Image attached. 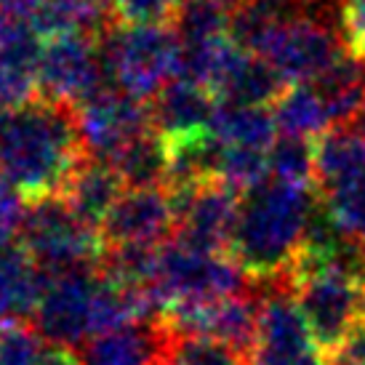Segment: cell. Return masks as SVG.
I'll return each mask as SVG.
<instances>
[{"instance_id": "cell-22", "label": "cell", "mask_w": 365, "mask_h": 365, "mask_svg": "<svg viewBox=\"0 0 365 365\" xmlns=\"http://www.w3.org/2000/svg\"><path fill=\"white\" fill-rule=\"evenodd\" d=\"M317 192L336 230L365 251V160Z\"/></svg>"}, {"instance_id": "cell-31", "label": "cell", "mask_w": 365, "mask_h": 365, "mask_svg": "<svg viewBox=\"0 0 365 365\" xmlns=\"http://www.w3.org/2000/svg\"><path fill=\"white\" fill-rule=\"evenodd\" d=\"M328 365H365V320L328 352Z\"/></svg>"}, {"instance_id": "cell-16", "label": "cell", "mask_w": 365, "mask_h": 365, "mask_svg": "<svg viewBox=\"0 0 365 365\" xmlns=\"http://www.w3.org/2000/svg\"><path fill=\"white\" fill-rule=\"evenodd\" d=\"M168 328L163 320L123 325L91 336L83 346V365H163Z\"/></svg>"}, {"instance_id": "cell-34", "label": "cell", "mask_w": 365, "mask_h": 365, "mask_svg": "<svg viewBox=\"0 0 365 365\" xmlns=\"http://www.w3.org/2000/svg\"><path fill=\"white\" fill-rule=\"evenodd\" d=\"M41 6L43 0H0V11H11V14H21V16H32Z\"/></svg>"}, {"instance_id": "cell-14", "label": "cell", "mask_w": 365, "mask_h": 365, "mask_svg": "<svg viewBox=\"0 0 365 365\" xmlns=\"http://www.w3.org/2000/svg\"><path fill=\"white\" fill-rule=\"evenodd\" d=\"M176 232V208L168 187L125 190L102 224L107 245H163Z\"/></svg>"}, {"instance_id": "cell-35", "label": "cell", "mask_w": 365, "mask_h": 365, "mask_svg": "<svg viewBox=\"0 0 365 365\" xmlns=\"http://www.w3.org/2000/svg\"><path fill=\"white\" fill-rule=\"evenodd\" d=\"M11 320H14V317H11V314H9V309H6V304L0 302V328H3V325H6V323H11Z\"/></svg>"}, {"instance_id": "cell-11", "label": "cell", "mask_w": 365, "mask_h": 365, "mask_svg": "<svg viewBox=\"0 0 365 365\" xmlns=\"http://www.w3.org/2000/svg\"><path fill=\"white\" fill-rule=\"evenodd\" d=\"M86 153L112 160L136 136L153 131L150 102L136 99L115 86H104L75 107Z\"/></svg>"}, {"instance_id": "cell-19", "label": "cell", "mask_w": 365, "mask_h": 365, "mask_svg": "<svg viewBox=\"0 0 365 365\" xmlns=\"http://www.w3.org/2000/svg\"><path fill=\"white\" fill-rule=\"evenodd\" d=\"M272 112L283 136L317 139L334 128L331 110L314 83H294L291 88H285L272 104Z\"/></svg>"}, {"instance_id": "cell-6", "label": "cell", "mask_w": 365, "mask_h": 365, "mask_svg": "<svg viewBox=\"0 0 365 365\" xmlns=\"http://www.w3.org/2000/svg\"><path fill=\"white\" fill-rule=\"evenodd\" d=\"M107 81L150 102L173 78L182 75L184 51L176 30L168 27H115L102 38Z\"/></svg>"}, {"instance_id": "cell-10", "label": "cell", "mask_w": 365, "mask_h": 365, "mask_svg": "<svg viewBox=\"0 0 365 365\" xmlns=\"http://www.w3.org/2000/svg\"><path fill=\"white\" fill-rule=\"evenodd\" d=\"M35 81L43 99L78 107L99 88H104L107 67H104L102 41L88 35H67L46 41Z\"/></svg>"}, {"instance_id": "cell-15", "label": "cell", "mask_w": 365, "mask_h": 365, "mask_svg": "<svg viewBox=\"0 0 365 365\" xmlns=\"http://www.w3.org/2000/svg\"><path fill=\"white\" fill-rule=\"evenodd\" d=\"M219 107L222 102L211 88L187 75H179L150 99L153 128L168 144L192 139L211 131Z\"/></svg>"}, {"instance_id": "cell-24", "label": "cell", "mask_w": 365, "mask_h": 365, "mask_svg": "<svg viewBox=\"0 0 365 365\" xmlns=\"http://www.w3.org/2000/svg\"><path fill=\"white\" fill-rule=\"evenodd\" d=\"M163 365H254V360L213 336L168 331Z\"/></svg>"}, {"instance_id": "cell-3", "label": "cell", "mask_w": 365, "mask_h": 365, "mask_svg": "<svg viewBox=\"0 0 365 365\" xmlns=\"http://www.w3.org/2000/svg\"><path fill=\"white\" fill-rule=\"evenodd\" d=\"M352 51L341 21V6L331 0L304 3L277 27L262 56L285 83H314Z\"/></svg>"}, {"instance_id": "cell-36", "label": "cell", "mask_w": 365, "mask_h": 365, "mask_svg": "<svg viewBox=\"0 0 365 365\" xmlns=\"http://www.w3.org/2000/svg\"><path fill=\"white\" fill-rule=\"evenodd\" d=\"M216 3H222V6H227V9H235V6L243 3V0H216Z\"/></svg>"}, {"instance_id": "cell-33", "label": "cell", "mask_w": 365, "mask_h": 365, "mask_svg": "<svg viewBox=\"0 0 365 365\" xmlns=\"http://www.w3.org/2000/svg\"><path fill=\"white\" fill-rule=\"evenodd\" d=\"M75 6H81L83 11H88L99 19H112L115 16V0H72Z\"/></svg>"}, {"instance_id": "cell-32", "label": "cell", "mask_w": 365, "mask_h": 365, "mask_svg": "<svg viewBox=\"0 0 365 365\" xmlns=\"http://www.w3.org/2000/svg\"><path fill=\"white\" fill-rule=\"evenodd\" d=\"M35 365H83V352L70 344H53L46 341Z\"/></svg>"}, {"instance_id": "cell-25", "label": "cell", "mask_w": 365, "mask_h": 365, "mask_svg": "<svg viewBox=\"0 0 365 365\" xmlns=\"http://www.w3.org/2000/svg\"><path fill=\"white\" fill-rule=\"evenodd\" d=\"M182 48L230 35V9L216 0H184L173 21Z\"/></svg>"}, {"instance_id": "cell-20", "label": "cell", "mask_w": 365, "mask_h": 365, "mask_svg": "<svg viewBox=\"0 0 365 365\" xmlns=\"http://www.w3.org/2000/svg\"><path fill=\"white\" fill-rule=\"evenodd\" d=\"M283 78L274 70L269 61L259 53L245 51L240 61L235 64L230 78L219 88V102L222 104H237V107H272L283 88Z\"/></svg>"}, {"instance_id": "cell-2", "label": "cell", "mask_w": 365, "mask_h": 365, "mask_svg": "<svg viewBox=\"0 0 365 365\" xmlns=\"http://www.w3.org/2000/svg\"><path fill=\"white\" fill-rule=\"evenodd\" d=\"M317 208L312 187H299L267 176L243 192L230 254L254 283L285 277L304 243L307 227Z\"/></svg>"}, {"instance_id": "cell-18", "label": "cell", "mask_w": 365, "mask_h": 365, "mask_svg": "<svg viewBox=\"0 0 365 365\" xmlns=\"http://www.w3.org/2000/svg\"><path fill=\"white\" fill-rule=\"evenodd\" d=\"M51 274L32 262L19 240L0 243V302L14 320H27L41 304Z\"/></svg>"}, {"instance_id": "cell-7", "label": "cell", "mask_w": 365, "mask_h": 365, "mask_svg": "<svg viewBox=\"0 0 365 365\" xmlns=\"http://www.w3.org/2000/svg\"><path fill=\"white\" fill-rule=\"evenodd\" d=\"M259 339L254 365H328L325 349L317 344L294 285L285 277L259 283Z\"/></svg>"}, {"instance_id": "cell-23", "label": "cell", "mask_w": 365, "mask_h": 365, "mask_svg": "<svg viewBox=\"0 0 365 365\" xmlns=\"http://www.w3.org/2000/svg\"><path fill=\"white\" fill-rule=\"evenodd\" d=\"M277 120L267 107L222 104L213 120V136L227 147L269 150L277 142Z\"/></svg>"}, {"instance_id": "cell-9", "label": "cell", "mask_w": 365, "mask_h": 365, "mask_svg": "<svg viewBox=\"0 0 365 365\" xmlns=\"http://www.w3.org/2000/svg\"><path fill=\"white\" fill-rule=\"evenodd\" d=\"M176 208L173 237L200 251H230L243 192L222 179L168 187Z\"/></svg>"}, {"instance_id": "cell-4", "label": "cell", "mask_w": 365, "mask_h": 365, "mask_svg": "<svg viewBox=\"0 0 365 365\" xmlns=\"http://www.w3.org/2000/svg\"><path fill=\"white\" fill-rule=\"evenodd\" d=\"M163 314L176 307L211 304L224 296L251 291L240 262L227 251H200L171 237L158 248V269L150 285Z\"/></svg>"}, {"instance_id": "cell-1", "label": "cell", "mask_w": 365, "mask_h": 365, "mask_svg": "<svg viewBox=\"0 0 365 365\" xmlns=\"http://www.w3.org/2000/svg\"><path fill=\"white\" fill-rule=\"evenodd\" d=\"M86 155L70 104L41 96L0 110V173L27 200L64 192Z\"/></svg>"}, {"instance_id": "cell-21", "label": "cell", "mask_w": 365, "mask_h": 365, "mask_svg": "<svg viewBox=\"0 0 365 365\" xmlns=\"http://www.w3.org/2000/svg\"><path fill=\"white\" fill-rule=\"evenodd\" d=\"M120 179L128 190L136 187H168L171 179V153L160 133L147 131L125 144L120 153L112 158Z\"/></svg>"}, {"instance_id": "cell-29", "label": "cell", "mask_w": 365, "mask_h": 365, "mask_svg": "<svg viewBox=\"0 0 365 365\" xmlns=\"http://www.w3.org/2000/svg\"><path fill=\"white\" fill-rule=\"evenodd\" d=\"M24 213H27L24 195L0 173V243L19 240Z\"/></svg>"}, {"instance_id": "cell-5", "label": "cell", "mask_w": 365, "mask_h": 365, "mask_svg": "<svg viewBox=\"0 0 365 365\" xmlns=\"http://www.w3.org/2000/svg\"><path fill=\"white\" fill-rule=\"evenodd\" d=\"M19 243L32 262L48 274L93 269L107 251L102 230L83 222L61 195L27 203Z\"/></svg>"}, {"instance_id": "cell-28", "label": "cell", "mask_w": 365, "mask_h": 365, "mask_svg": "<svg viewBox=\"0 0 365 365\" xmlns=\"http://www.w3.org/2000/svg\"><path fill=\"white\" fill-rule=\"evenodd\" d=\"M184 0H115V19L125 27H168Z\"/></svg>"}, {"instance_id": "cell-12", "label": "cell", "mask_w": 365, "mask_h": 365, "mask_svg": "<svg viewBox=\"0 0 365 365\" xmlns=\"http://www.w3.org/2000/svg\"><path fill=\"white\" fill-rule=\"evenodd\" d=\"M96 267L51 274L32 323L46 341L78 346L91 339Z\"/></svg>"}, {"instance_id": "cell-26", "label": "cell", "mask_w": 365, "mask_h": 365, "mask_svg": "<svg viewBox=\"0 0 365 365\" xmlns=\"http://www.w3.org/2000/svg\"><path fill=\"white\" fill-rule=\"evenodd\" d=\"M269 176L299 187H314V144L302 136H280L269 147Z\"/></svg>"}, {"instance_id": "cell-8", "label": "cell", "mask_w": 365, "mask_h": 365, "mask_svg": "<svg viewBox=\"0 0 365 365\" xmlns=\"http://www.w3.org/2000/svg\"><path fill=\"white\" fill-rule=\"evenodd\" d=\"M294 294L325 355L365 320V280L349 269L328 267L299 277Z\"/></svg>"}, {"instance_id": "cell-27", "label": "cell", "mask_w": 365, "mask_h": 365, "mask_svg": "<svg viewBox=\"0 0 365 365\" xmlns=\"http://www.w3.org/2000/svg\"><path fill=\"white\" fill-rule=\"evenodd\" d=\"M46 339L30 320H11L0 328V365H35Z\"/></svg>"}, {"instance_id": "cell-13", "label": "cell", "mask_w": 365, "mask_h": 365, "mask_svg": "<svg viewBox=\"0 0 365 365\" xmlns=\"http://www.w3.org/2000/svg\"><path fill=\"white\" fill-rule=\"evenodd\" d=\"M163 323L173 334L213 336L254 360L256 339H259V294L245 291V294L224 296L211 304L176 307L163 314Z\"/></svg>"}, {"instance_id": "cell-37", "label": "cell", "mask_w": 365, "mask_h": 365, "mask_svg": "<svg viewBox=\"0 0 365 365\" xmlns=\"http://www.w3.org/2000/svg\"><path fill=\"white\" fill-rule=\"evenodd\" d=\"M302 3H307V0H302Z\"/></svg>"}, {"instance_id": "cell-17", "label": "cell", "mask_w": 365, "mask_h": 365, "mask_svg": "<svg viewBox=\"0 0 365 365\" xmlns=\"http://www.w3.org/2000/svg\"><path fill=\"white\" fill-rule=\"evenodd\" d=\"M128 187L120 179L118 168L112 165V160L86 155L78 163V168L72 171L61 197L70 203V208L81 216L83 222L102 230L104 219L110 216V211L115 208V203L120 200V195Z\"/></svg>"}, {"instance_id": "cell-30", "label": "cell", "mask_w": 365, "mask_h": 365, "mask_svg": "<svg viewBox=\"0 0 365 365\" xmlns=\"http://www.w3.org/2000/svg\"><path fill=\"white\" fill-rule=\"evenodd\" d=\"M341 21L352 51L365 53V0H346L341 6Z\"/></svg>"}]
</instances>
